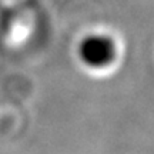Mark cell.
<instances>
[{
    "instance_id": "obj_1",
    "label": "cell",
    "mask_w": 154,
    "mask_h": 154,
    "mask_svg": "<svg viewBox=\"0 0 154 154\" xmlns=\"http://www.w3.org/2000/svg\"><path fill=\"white\" fill-rule=\"evenodd\" d=\"M79 57L84 66L100 70L114 61L117 49L114 40L106 34H88L79 44Z\"/></svg>"
}]
</instances>
